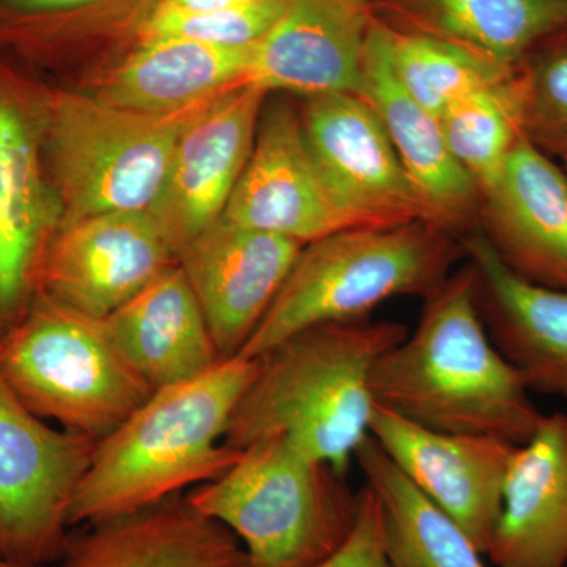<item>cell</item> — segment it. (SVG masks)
<instances>
[{"instance_id":"obj_1","label":"cell","mask_w":567,"mask_h":567,"mask_svg":"<svg viewBox=\"0 0 567 567\" xmlns=\"http://www.w3.org/2000/svg\"><path fill=\"white\" fill-rule=\"evenodd\" d=\"M371 394L380 409L429 431L514 446L528 442L544 416L487 333L470 262L425 295L415 331L377 361Z\"/></svg>"},{"instance_id":"obj_2","label":"cell","mask_w":567,"mask_h":567,"mask_svg":"<svg viewBox=\"0 0 567 567\" xmlns=\"http://www.w3.org/2000/svg\"><path fill=\"white\" fill-rule=\"evenodd\" d=\"M260 358L219 361L205 374L159 388L96 443L70 507V527L136 513L221 476L241 451L226 445L238 402Z\"/></svg>"},{"instance_id":"obj_3","label":"cell","mask_w":567,"mask_h":567,"mask_svg":"<svg viewBox=\"0 0 567 567\" xmlns=\"http://www.w3.org/2000/svg\"><path fill=\"white\" fill-rule=\"evenodd\" d=\"M393 320L316 324L260 358L259 371L238 402L226 445L235 451L284 435L306 456L347 473L368 439L377 361L405 338Z\"/></svg>"},{"instance_id":"obj_4","label":"cell","mask_w":567,"mask_h":567,"mask_svg":"<svg viewBox=\"0 0 567 567\" xmlns=\"http://www.w3.org/2000/svg\"><path fill=\"white\" fill-rule=\"evenodd\" d=\"M462 254L457 235L431 221L357 227L305 245L240 357H262L316 324L368 319L393 298H424Z\"/></svg>"},{"instance_id":"obj_5","label":"cell","mask_w":567,"mask_h":567,"mask_svg":"<svg viewBox=\"0 0 567 567\" xmlns=\"http://www.w3.org/2000/svg\"><path fill=\"white\" fill-rule=\"evenodd\" d=\"M186 498L240 540L249 567H315L349 539L358 516L344 473L284 435L246 446Z\"/></svg>"},{"instance_id":"obj_6","label":"cell","mask_w":567,"mask_h":567,"mask_svg":"<svg viewBox=\"0 0 567 567\" xmlns=\"http://www.w3.org/2000/svg\"><path fill=\"white\" fill-rule=\"evenodd\" d=\"M219 95L145 112L81 92H48L44 152L61 205L59 227L100 213L151 210L183 132Z\"/></svg>"},{"instance_id":"obj_7","label":"cell","mask_w":567,"mask_h":567,"mask_svg":"<svg viewBox=\"0 0 567 567\" xmlns=\"http://www.w3.org/2000/svg\"><path fill=\"white\" fill-rule=\"evenodd\" d=\"M0 377L37 416L99 442L153 393L103 319L44 293L0 341Z\"/></svg>"},{"instance_id":"obj_8","label":"cell","mask_w":567,"mask_h":567,"mask_svg":"<svg viewBox=\"0 0 567 567\" xmlns=\"http://www.w3.org/2000/svg\"><path fill=\"white\" fill-rule=\"evenodd\" d=\"M96 443L52 427L0 377V557L35 567L58 561Z\"/></svg>"},{"instance_id":"obj_9","label":"cell","mask_w":567,"mask_h":567,"mask_svg":"<svg viewBox=\"0 0 567 567\" xmlns=\"http://www.w3.org/2000/svg\"><path fill=\"white\" fill-rule=\"evenodd\" d=\"M48 92L0 62V341L39 297L61 224L44 152Z\"/></svg>"},{"instance_id":"obj_10","label":"cell","mask_w":567,"mask_h":567,"mask_svg":"<svg viewBox=\"0 0 567 567\" xmlns=\"http://www.w3.org/2000/svg\"><path fill=\"white\" fill-rule=\"evenodd\" d=\"M224 218L309 245L357 229L317 162L300 107L265 103L251 156Z\"/></svg>"},{"instance_id":"obj_11","label":"cell","mask_w":567,"mask_h":567,"mask_svg":"<svg viewBox=\"0 0 567 567\" xmlns=\"http://www.w3.org/2000/svg\"><path fill=\"white\" fill-rule=\"evenodd\" d=\"M178 264L148 210L107 212L63 224L40 274V293L106 319Z\"/></svg>"},{"instance_id":"obj_12","label":"cell","mask_w":567,"mask_h":567,"mask_svg":"<svg viewBox=\"0 0 567 567\" xmlns=\"http://www.w3.org/2000/svg\"><path fill=\"white\" fill-rule=\"evenodd\" d=\"M300 115L317 162L354 226L434 223L364 99L357 93L308 96Z\"/></svg>"},{"instance_id":"obj_13","label":"cell","mask_w":567,"mask_h":567,"mask_svg":"<svg viewBox=\"0 0 567 567\" xmlns=\"http://www.w3.org/2000/svg\"><path fill=\"white\" fill-rule=\"evenodd\" d=\"M268 93L240 85L221 93L183 132L155 203L153 218L175 256L221 218L246 163Z\"/></svg>"},{"instance_id":"obj_14","label":"cell","mask_w":567,"mask_h":567,"mask_svg":"<svg viewBox=\"0 0 567 567\" xmlns=\"http://www.w3.org/2000/svg\"><path fill=\"white\" fill-rule=\"evenodd\" d=\"M301 249L298 241L224 216L183 249L178 265L199 301L221 360L244 350Z\"/></svg>"},{"instance_id":"obj_15","label":"cell","mask_w":567,"mask_h":567,"mask_svg":"<svg viewBox=\"0 0 567 567\" xmlns=\"http://www.w3.org/2000/svg\"><path fill=\"white\" fill-rule=\"evenodd\" d=\"M369 434L486 554L516 446L494 436L429 431L377 405Z\"/></svg>"},{"instance_id":"obj_16","label":"cell","mask_w":567,"mask_h":567,"mask_svg":"<svg viewBox=\"0 0 567 567\" xmlns=\"http://www.w3.org/2000/svg\"><path fill=\"white\" fill-rule=\"evenodd\" d=\"M372 0H287L251 50L246 84L308 96L360 92Z\"/></svg>"},{"instance_id":"obj_17","label":"cell","mask_w":567,"mask_h":567,"mask_svg":"<svg viewBox=\"0 0 567 567\" xmlns=\"http://www.w3.org/2000/svg\"><path fill=\"white\" fill-rule=\"evenodd\" d=\"M477 229L518 278L567 292V174L527 137L483 194Z\"/></svg>"},{"instance_id":"obj_18","label":"cell","mask_w":567,"mask_h":567,"mask_svg":"<svg viewBox=\"0 0 567 567\" xmlns=\"http://www.w3.org/2000/svg\"><path fill=\"white\" fill-rule=\"evenodd\" d=\"M358 95L371 104L434 223L454 235L476 229L480 188L447 147L439 117L395 80L388 58L386 25L379 18L365 48Z\"/></svg>"},{"instance_id":"obj_19","label":"cell","mask_w":567,"mask_h":567,"mask_svg":"<svg viewBox=\"0 0 567 567\" xmlns=\"http://www.w3.org/2000/svg\"><path fill=\"white\" fill-rule=\"evenodd\" d=\"M461 240L475 271L477 309L492 342L529 393L567 401V292L518 278L477 227Z\"/></svg>"},{"instance_id":"obj_20","label":"cell","mask_w":567,"mask_h":567,"mask_svg":"<svg viewBox=\"0 0 567 567\" xmlns=\"http://www.w3.org/2000/svg\"><path fill=\"white\" fill-rule=\"evenodd\" d=\"M496 567H567V415L514 447L486 554Z\"/></svg>"},{"instance_id":"obj_21","label":"cell","mask_w":567,"mask_h":567,"mask_svg":"<svg viewBox=\"0 0 567 567\" xmlns=\"http://www.w3.org/2000/svg\"><path fill=\"white\" fill-rule=\"evenodd\" d=\"M54 567H249L240 540L188 498L104 518L69 536Z\"/></svg>"},{"instance_id":"obj_22","label":"cell","mask_w":567,"mask_h":567,"mask_svg":"<svg viewBox=\"0 0 567 567\" xmlns=\"http://www.w3.org/2000/svg\"><path fill=\"white\" fill-rule=\"evenodd\" d=\"M103 320L114 344L152 391L188 382L221 361L178 264Z\"/></svg>"},{"instance_id":"obj_23","label":"cell","mask_w":567,"mask_h":567,"mask_svg":"<svg viewBox=\"0 0 567 567\" xmlns=\"http://www.w3.org/2000/svg\"><path fill=\"white\" fill-rule=\"evenodd\" d=\"M372 6L395 31L451 41L507 69L567 28V0H372Z\"/></svg>"},{"instance_id":"obj_24","label":"cell","mask_w":567,"mask_h":567,"mask_svg":"<svg viewBox=\"0 0 567 567\" xmlns=\"http://www.w3.org/2000/svg\"><path fill=\"white\" fill-rule=\"evenodd\" d=\"M252 47L189 40L137 43L136 51L104 78L93 95L126 110H182L245 85Z\"/></svg>"},{"instance_id":"obj_25","label":"cell","mask_w":567,"mask_h":567,"mask_svg":"<svg viewBox=\"0 0 567 567\" xmlns=\"http://www.w3.org/2000/svg\"><path fill=\"white\" fill-rule=\"evenodd\" d=\"M354 462L379 502L390 567H487L461 525L404 475L371 434L358 446Z\"/></svg>"},{"instance_id":"obj_26","label":"cell","mask_w":567,"mask_h":567,"mask_svg":"<svg viewBox=\"0 0 567 567\" xmlns=\"http://www.w3.org/2000/svg\"><path fill=\"white\" fill-rule=\"evenodd\" d=\"M386 47L395 80L436 117L465 96L513 76L514 69L423 33L395 31L386 25Z\"/></svg>"},{"instance_id":"obj_27","label":"cell","mask_w":567,"mask_h":567,"mask_svg":"<svg viewBox=\"0 0 567 567\" xmlns=\"http://www.w3.org/2000/svg\"><path fill=\"white\" fill-rule=\"evenodd\" d=\"M514 73V71H513ZM447 147L483 194L505 169L524 137L511 78L465 96L439 117Z\"/></svg>"},{"instance_id":"obj_28","label":"cell","mask_w":567,"mask_h":567,"mask_svg":"<svg viewBox=\"0 0 567 567\" xmlns=\"http://www.w3.org/2000/svg\"><path fill=\"white\" fill-rule=\"evenodd\" d=\"M511 87L522 134L551 158L567 159V28L514 66Z\"/></svg>"},{"instance_id":"obj_29","label":"cell","mask_w":567,"mask_h":567,"mask_svg":"<svg viewBox=\"0 0 567 567\" xmlns=\"http://www.w3.org/2000/svg\"><path fill=\"white\" fill-rule=\"evenodd\" d=\"M287 0H262L238 9L177 13L152 9L137 25V43L189 40L215 47L246 48L264 39Z\"/></svg>"},{"instance_id":"obj_30","label":"cell","mask_w":567,"mask_h":567,"mask_svg":"<svg viewBox=\"0 0 567 567\" xmlns=\"http://www.w3.org/2000/svg\"><path fill=\"white\" fill-rule=\"evenodd\" d=\"M315 567H390L383 548L382 513L368 484L358 494V516L349 539Z\"/></svg>"},{"instance_id":"obj_31","label":"cell","mask_w":567,"mask_h":567,"mask_svg":"<svg viewBox=\"0 0 567 567\" xmlns=\"http://www.w3.org/2000/svg\"><path fill=\"white\" fill-rule=\"evenodd\" d=\"M257 2L262 0H158L153 9L177 11V13H199V11L238 9V7Z\"/></svg>"},{"instance_id":"obj_32","label":"cell","mask_w":567,"mask_h":567,"mask_svg":"<svg viewBox=\"0 0 567 567\" xmlns=\"http://www.w3.org/2000/svg\"><path fill=\"white\" fill-rule=\"evenodd\" d=\"M0 567H35V566L20 565V563L10 561V559L0 557Z\"/></svg>"},{"instance_id":"obj_33","label":"cell","mask_w":567,"mask_h":567,"mask_svg":"<svg viewBox=\"0 0 567 567\" xmlns=\"http://www.w3.org/2000/svg\"><path fill=\"white\" fill-rule=\"evenodd\" d=\"M563 167H565L566 174H567V159H563Z\"/></svg>"}]
</instances>
